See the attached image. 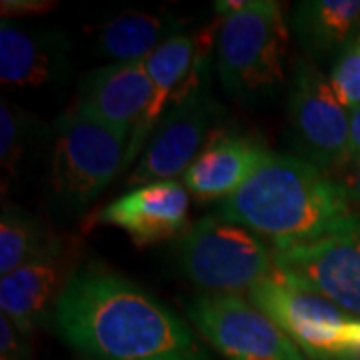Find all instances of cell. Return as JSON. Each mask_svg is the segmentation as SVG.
Returning a JSON list of instances; mask_svg holds the SVG:
<instances>
[{"label":"cell","instance_id":"cell-9","mask_svg":"<svg viewBox=\"0 0 360 360\" xmlns=\"http://www.w3.org/2000/svg\"><path fill=\"white\" fill-rule=\"evenodd\" d=\"M276 281L324 296L360 319V220L314 240L274 250Z\"/></svg>","mask_w":360,"mask_h":360},{"label":"cell","instance_id":"cell-23","mask_svg":"<svg viewBox=\"0 0 360 360\" xmlns=\"http://www.w3.org/2000/svg\"><path fill=\"white\" fill-rule=\"evenodd\" d=\"M2 18L14 20L16 16H32V14L49 13L54 8V2L44 0H2Z\"/></svg>","mask_w":360,"mask_h":360},{"label":"cell","instance_id":"cell-17","mask_svg":"<svg viewBox=\"0 0 360 360\" xmlns=\"http://www.w3.org/2000/svg\"><path fill=\"white\" fill-rule=\"evenodd\" d=\"M290 30L304 56L319 66L333 60L360 34V0H304L295 6Z\"/></svg>","mask_w":360,"mask_h":360},{"label":"cell","instance_id":"cell-10","mask_svg":"<svg viewBox=\"0 0 360 360\" xmlns=\"http://www.w3.org/2000/svg\"><path fill=\"white\" fill-rule=\"evenodd\" d=\"M248 298L307 359L340 360L350 316L335 302L276 278L257 284Z\"/></svg>","mask_w":360,"mask_h":360},{"label":"cell","instance_id":"cell-8","mask_svg":"<svg viewBox=\"0 0 360 360\" xmlns=\"http://www.w3.org/2000/svg\"><path fill=\"white\" fill-rule=\"evenodd\" d=\"M186 316L226 360H304L295 342L240 296H194L186 304Z\"/></svg>","mask_w":360,"mask_h":360},{"label":"cell","instance_id":"cell-13","mask_svg":"<svg viewBox=\"0 0 360 360\" xmlns=\"http://www.w3.org/2000/svg\"><path fill=\"white\" fill-rule=\"evenodd\" d=\"M150 94L146 63H108L82 78L72 110L132 132L146 112Z\"/></svg>","mask_w":360,"mask_h":360},{"label":"cell","instance_id":"cell-25","mask_svg":"<svg viewBox=\"0 0 360 360\" xmlns=\"http://www.w3.org/2000/svg\"><path fill=\"white\" fill-rule=\"evenodd\" d=\"M340 360H360V319H350L348 322Z\"/></svg>","mask_w":360,"mask_h":360},{"label":"cell","instance_id":"cell-7","mask_svg":"<svg viewBox=\"0 0 360 360\" xmlns=\"http://www.w3.org/2000/svg\"><path fill=\"white\" fill-rule=\"evenodd\" d=\"M350 112L328 77L304 54L296 56L288 86V139L296 156L335 176L347 162Z\"/></svg>","mask_w":360,"mask_h":360},{"label":"cell","instance_id":"cell-11","mask_svg":"<svg viewBox=\"0 0 360 360\" xmlns=\"http://www.w3.org/2000/svg\"><path fill=\"white\" fill-rule=\"evenodd\" d=\"M188 208L191 194L184 182L160 180L118 196L92 217V224L116 226L136 246H148L186 231Z\"/></svg>","mask_w":360,"mask_h":360},{"label":"cell","instance_id":"cell-20","mask_svg":"<svg viewBox=\"0 0 360 360\" xmlns=\"http://www.w3.org/2000/svg\"><path fill=\"white\" fill-rule=\"evenodd\" d=\"M46 136L40 118L13 101H0V167L13 179L37 142Z\"/></svg>","mask_w":360,"mask_h":360},{"label":"cell","instance_id":"cell-19","mask_svg":"<svg viewBox=\"0 0 360 360\" xmlns=\"http://www.w3.org/2000/svg\"><path fill=\"white\" fill-rule=\"evenodd\" d=\"M63 252L58 240L39 219L13 205H2L0 217V274H8L26 262Z\"/></svg>","mask_w":360,"mask_h":360},{"label":"cell","instance_id":"cell-16","mask_svg":"<svg viewBox=\"0 0 360 360\" xmlns=\"http://www.w3.org/2000/svg\"><path fill=\"white\" fill-rule=\"evenodd\" d=\"M198 49V34L180 32L176 37L165 42L158 51L146 60V70L153 82V94L146 106V112L142 115L141 122L132 130L129 142V153L124 160V168L132 167L136 156L144 153L146 144L150 142L153 134L158 129L160 120L167 116L182 94L186 84V78L193 70Z\"/></svg>","mask_w":360,"mask_h":360},{"label":"cell","instance_id":"cell-2","mask_svg":"<svg viewBox=\"0 0 360 360\" xmlns=\"http://www.w3.org/2000/svg\"><path fill=\"white\" fill-rule=\"evenodd\" d=\"M214 217L269 238L274 250L309 245L360 220L338 180L300 156L272 155Z\"/></svg>","mask_w":360,"mask_h":360},{"label":"cell","instance_id":"cell-18","mask_svg":"<svg viewBox=\"0 0 360 360\" xmlns=\"http://www.w3.org/2000/svg\"><path fill=\"white\" fill-rule=\"evenodd\" d=\"M180 32L184 22L172 14L124 11L94 28V49L110 63H146Z\"/></svg>","mask_w":360,"mask_h":360},{"label":"cell","instance_id":"cell-3","mask_svg":"<svg viewBox=\"0 0 360 360\" xmlns=\"http://www.w3.org/2000/svg\"><path fill=\"white\" fill-rule=\"evenodd\" d=\"M217 72L222 89L245 106L272 101L286 80L290 28L281 2L220 0Z\"/></svg>","mask_w":360,"mask_h":360},{"label":"cell","instance_id":"cell-4","mask_svg":"<svg viewBox=\"0 0 360 360\" xmlns=\"http://www.w3.org/2000/svg\"><path fill=\"white\" fill-rule=\"evenodd\" d=\"M219 26L220 22L217 26L210 25L198 32L196 60L186 78L184 92L160 120L136 168L127 179L130 191L160 180H176L206 146V139L210 136L212 122L219 112L208 89L210 56L217 46Z\"/></svg>","mask_w":360,"mask_h":360},{"label":"cell","instance_id":"cell-26","mask_svg":"<svg viewBox=\"0 0 360 360\" xmlns=\"http://www.w3.org/2000/svg\"><path fill=\"white\" fill-rule=\"evenodd\" d=\"M360 158V106L350 110V134H348L347 162ZM345 162V165H347Z\"/></svg>","mask_w":360,"mask_h":360},{"label":"cell","instance_id":"cell-22","mask_svg":"<svg viewBox=\"0 0 360 360\" xmlns=\"http://www.w3.org/2000/svg\"><path fill=\"white\" fill-rule=\"evenodd\" d=\"M28 359H30V347L26 342V336L4 314H0V360Z\"/></svg>","mask_w":360,"mask_h":360},{"label":"cell","instance_id":"cell-1","mask_svg":"<svg viewBox=\"0 0 360 360\" xmlns=\"http://www.w3.org/2000/svg\"><path fill=\"white\" fill-rule=\"evenodd\" d=\"M54 321L82 360H210L176 312L101 264L70 272Z\"/></svg>","mask_w":360,"mask_h":360},{"label":"cell","instance_id":"cell-21","mask_svg":"<svg viewBox=\"0 0 360 360\" xmlns=\"http://www.w3.org/2000/svg\"><path fill=\"white\" fill-rule=\"evenodd\" d=\"M330 86L348 112L360 106V34L345 46L330 68Z\"/></svg>","mask_w":360,"mask_h":360},{"label":"cell","instance_id":"cell-12","mask_svg":"<svg viewBox=\"0 0 360 360\" xmlns=\"http://www.w3.org/2000/svg\"><path fill=\"white\" fill-rule=\"evenodd\" d=\"M70 40L63 30L32 28L11 18L0 25V82L16 89H42L65 80Z\"/></svg>","mask_w":360,"mask_h":360},{"label":"cell","instance_id":"cell-5","mask_svg":"<svg viewBox=\"0 0 360 360\" xmlns=\"http://www.w3.org/2000/svg\"><path fill=\"white\" fill-rule=\"evenodd\" d=\"M184 276L206 295L250 292L274 278V248L262 236L214 214L193 222L174 245Z\"/></svg>","mask_w":360,"mask_h":360},{"label":"cell","instance_id":"cell-14","mask_svg":"<svg viewBox=\"0 0 360 360\" xmlns=\"http://www.w3.org/2000/svg\"><path fill=\"white\" fill-rule=\"evenodd\" d=\"M272 155L252 136L220 134L184 172V186L198 200H224L250 179Z\"/></svg>","mask_w":360,"mask_h":360},{"label":"cell","instance_id":"cell-24","mask_svg":"<svg viewBox=\"0 0 360 360\" xmlns=\"http://www.w3.org/2000/svg\"><path fill=\"white\" fill-rule=\"evenodd\" d=\"M338 172H340V176H335V179L342 186V191L347 193L348 200L352 205L360 206V158L347 162Z\"/></svg>","mask_w":360,"mask_h":360},{"label":"cell","instance_id":"cell-15","mask_svg":"<svg viewBox=\"0 0 360 360\" xmlns=\"http://www.w3.org/2000/svg\"><path fill=\"white\" fill-rule=\"evenodd\" d=\"M66 274L60 252L26 262L0 278V310L28 338L54 314Z\"/></svg>","mask_w":360,"mask_h":360},{"label":"cell","instance_id":"cell-6","mask_svg":"<svg viewBox=\"0 0 360 360\" xmlns=\"http://www.w3.org/2000/svg\"><path fill=\"white\" fill-rule=\"evenodd\" d=\"M130 130L78 115L72 108L52 130L51 191L70 210H82L124 170Z\"/></svg>","mask_w":360,"mask_h":360}]
</instances>
